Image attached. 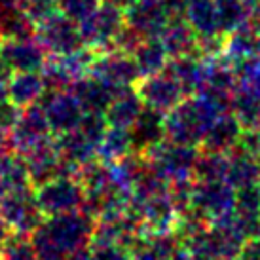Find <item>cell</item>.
<instances>
[{
	"label": "cell",
	"mask_w": 260,
	"mask_h": 260,
	"mask_svg": "<svg viewBox=\"0 0 260 260\" xmlns=\"http://www.w3.org/2000/svg\"><path fill=\"white\" fill-rule=\"evenodd\" d=\"M0 260H38L35 247L21 238H8L0 249Z\"/></svg>",
	"instance_id": "277c9868"
},
{
	"label": "cell",
	"mask_w": 260,
	"mask_h": 260,
	"mask_svg": "<svg viewBox=\"0 0 260 260\" xmlns=\"http://www.w3.org/2000/svg\"><path fill=\"white\" fill-rule=\"evenodd\" d=\"M42 89V82L37 74H32L30 71H23L17 73L15 76L10 78L6 86L8 99L15 103L17 107H29L30 103L35 101Z\"/></svg>",
	"instance_id": "3957f363"
},
{
	"label": "cell",
	"mask_w": 260,
	"mask_h": 260,
	"mask_svg": "<svg viewBox=\"0 0 260 260\" xmlns=\"http://www.w3.org/2000/svg\"><path fill=\"white\" fill-rule=\"evenodd\" d=\"M4 141H6V129L0 125V146L4 145Z\"/></svg>",
	"instance_id": "52a82bcc"
},
{
	"label": "cell",
	"mask_w": 260,
	"mask_h": 260,
	"mask_svg": "<svg viewBox=\"0 0 260 260\" xmlns=\"http://www.w3.org/2000/svg\"><path fill=\"white\" fill-rule=\"evenodd\" d=\"M38 213L40 207L27 194V188L0 194V218L8 228H14L19 234L30 232L38 226Z\"/></svg>",
	"instance_id": "6da1fadb"
},
{
	"label": "cell",
	"mask_w": 260,
	"mask_h": 260,
	"mask_svg": "<svg viewBox=\"0 0 260 260\" xmlns=\"http://www.w3.org/2000/svg\"><path fill=\"white\" fill-rule=\"evenodd\" d=\"M0 57L4 59L10 69L17 73L35 71L42 61V51L27 38H10L8 42L0 44Z\"/></svg>",
	"instance_id": "7a4b0ae2"
},
{
	"label": "cell",
	"mask_w": 260,
	"mask_h": 260,
	"mask_svg": "<svg viewBox=\"0 0 260 260\" xmlns=\"http://www.w3.org/2000/svg\"><path fill=\"white\" fill-rule=\"evenodd\" d=\"M0 97H2V89H0Z\"/></svg>",
	"instance_id": "ba28073f"
},
{
	"label": "cell",
	"mask_w": 260,
	"mask_h": 260,
	"mask_svg": "<svg viewBox=\"0 0 260 260\" xmlns=\"http://www.w3.org/2000/svg\"><path fill=\"white\" fill-rule=\"evenodd\" d=\"M4 2H0V37H2V17H4Z\"/></svg>",
	"instance_id": "8992f818"
},
{
	"label": "cell",
	"mask_w": 260,
	"mask_h": 260,
	"mask_svg": "<svg viewBox=\"0 0 260 260\" xmlns=\"http://www.w3.org/2000/svg\"><path fill=\"white\" fill-rule=\"evenodd\" d=\"M8 238H10V236H8V226H6V222L0 218V249H2L4 243H6Z\"/></svg>",
	"instance_id": "5b68a950"
}]
</instances>
